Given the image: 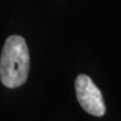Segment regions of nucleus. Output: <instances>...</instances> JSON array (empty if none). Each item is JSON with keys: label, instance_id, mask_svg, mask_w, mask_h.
I'll list each match as a JSON object with an SVG mask.
<instances>
[{"label": "nucleus", "instance_id": "nucleus-1", "mask_svg": "<svg viewBox=\"0 0 121 121\" xmlns=\"http://www.w3.org/2000/svg\"><path fill=\"white\" fill-rule=\"evenodd\" d=\"M29 72V52L24 37L13 35L6 39L0 56V81L6 87L22 86Z\"/></svg>", "mask_w": 121, "mask_h": 121}, {"label": "nucleus", "instance_id": "nucleus-2", "mask_svg": "<svg viewBox=\"0 0 121 121\" xmlns=\"http://www.w3.org/2000/svg\"><path fill=\"white\" fill-rule=\"evenodd\" d=\"M75 92L80 105L94 117H103L105 104L101 91L85 74H80L75 80Z\"/></svg>", "mask_w": 121, "mask_h": 121}]
</instances>
